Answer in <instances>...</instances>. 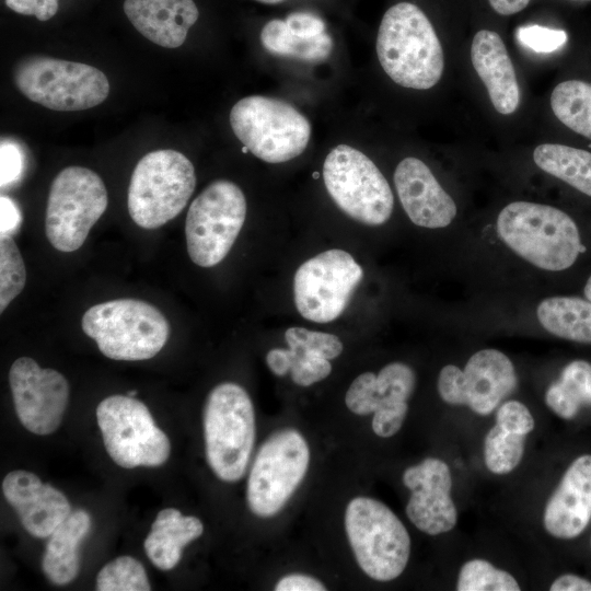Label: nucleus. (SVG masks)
I'll use <instances>...</instances> for the list:
<instances>
[{
  "label": "nucleus",
  "mask_w": 591,
  "mask_h": 591,
  "mask_svg": "<svg viewBox=\"0 0 591 591\" xmlns=\"http://www.w3.org/2000/svg\"><path fill=\"white\" fill-rule=\"evenodd\" d=\"M375 49L384 72L403 88L429 90L442 77L441 43L430 20L414 3L398 2L386 10Z\"/></svg>",
  "instance_id": "nucleus-1"
},
{
  "label": "nucleus",
  "mask_w": 591,
  "mask_h": 591,
  "mask_svg": "<svg viewBox=\"0 0 591 591\" xmlns=\"http://www.w3.org/2000/svg\"><path fill=\"white\" fill-rule=\"evenodd\" d=\"M496 229L512 252L544 270H565L586 251L571 217L548 205L510 202L499 212Z\"/></svg>",
  "instance_id": "nucleus-2"
},
{
  "label": "nucleus",
  "mask_w": 591,
  "mask_h": 591,
  "mask_svg": "<svg viewBox=\"0 0 591 591\" xmlns=\"http://www.w3.org/2000/svg\"><path fill=\"white\" fill-rule=\"evenodd\" d=\"M82 331L100 351L114 360H146L166 344L170 324L154 305L138 299H115L91 306Z\"/></svg>",
  "instance_id": "nucleus-3"
},
{
  "label": "nucleus",
  "mask_w": 591,
  "mask_h": 591,
  "mask_svg": "<svg viewBox=\"0 0 591 591\" xmlns=\"http://www.w3.org/2000/svg\"><path fill=\"white\" fill-rule=\"evenodd\" d=\"M206 457L212 472L233 483L244 475L255 441V413L247 392L239 384L215 386L204 409Z\"/></svg>",
  "instance_id": "nucleus-4"
},
{
  "label": "nucleus",
  "mask_w": 591,
  "mask_h": 591,
  "mask_svg": "<svg viewBox=\"0 0 591 591\" xmlns=\"http://www.w3.org/2000/svg\"><path fill=\"white\" fill-rule=\"evenodd\" d=\"M195 186L194 165L183 153L171 149L149 152L132 172L128 212L140 228L158 229L183 211Z\"/></svg>",
  "instance_id": "nucleus-5"
},
{
  "label": "nucleus",
  "mask_w": 591,
  "mask_h": 591,
  "mask_svg": "<svg viewBox=\"0 0 591 591\" xmlns=\"http://www.w3.org/2000/svg\"><path fill=\"white\" fill-rule=\"evenodd\" d=\"M345 529L361 570L376 581L402 575L410 555L409 534L398 517L383 502L356 497L345 511Z\"/></svg>",
  "instance_id": "nucleus-6"
},
{
  "label": "nucleus",
  "mask_w": 591,
  "mask_h": 591,
  "mask_svg": "<svg viewBox=\"0 0 591 591\" xmlns=\"http://www.w3.org/2000/svg\"><path fill=\"white\" fill-rule=\"evenodd\" d=\"M236 138L256 158L268 163L290 161L306 149L311 124L291 104L270 96L250 95L230 112Z\"/></svg>",
  "instance_id": "nucleus-7"
},
{
  "label": "nucleus",
  "mask_w": 591,
  "mask_h": 591,
  "mask_svg": "<svg viewBox=\"0 0 591 591\" xmlns=\"http://www.w3.org/2000/svg\"><path fill=\"white\" fill-rule=\"evenodd\" d=\"M13 80L32 102L61 112L92 108L109 93V82L97 68L45 56L21 59L14 67Z\"/></svg>",
  "instance_id": "nucleus-8"
},
{
  "label": "nucleus",
  "mask_w": 591,
  "mask_h": 591,
  "mask_svg": "<svg viewBox=\"0 0 591 591\" xmlns=\"http://www.w3.org/2000/svg\"><path fill=\"white\" fill-rule=\"evenodd\" d=\"M323 179L332 199L350 218L368 225L391 218L394 197L389 182L360 150L348 144L333 148L323 164Z\"/></svg>",
  "instance_id": "nucleus-9"
},
{
  "label": "nucleus",
  "mask_w": 591,
  "mask_h": 591,
  "mask_svg": "<svg viewBox=\"0 0 591 591\" xmlns=\"http://www.w3.org/2000/svg\"><path fill=\"white\" fill-rule=\"evenodd\" d=\"M107 204L106 187L94 171L82 166L60 171L47 199L45 232L49 243L60 252L80 248Z\"/></svg>",
  "instance_id": "nucleus-10"
},
{
  "label": "nucleus",
  "mask_w": 591,
  "mask_h": 591,
  "mask_svg": "<svg viewBox=\"0 0 591 591\" xmlns=\"http://www.w3.org/2000/svg\"><path fill=\"white\" fill-rule=\"evenodd\" d=\"M246 199L231 181L210 183L190 204L185 236L188 256L200 267L219 264L233 246L246 217Z\"/></svg>",
  "instance_id": "nucleus-11"
},
{
  "label": "nucleus",
  "mask_w": 591,
  "mask_h": 591,
  "mask_svg": "<svg viewBox=\"0 0 591 591\" xmlns=\"http://www.w3.org/2000/svg\"><path fill=\"white\" fill-rule=\"evenodd\" d=\"M96 419L105 449L117 465L154 467L169 459L170 440L141 401L111 395L97 405Z\"/></svg>",
  "instance_id": "nucleus-12"
},
{
  "label": "nucleus",
  "mask_w": 591,
  "mask_h": 591,
  "mask_svg": "<svg viewBox=\"0 0 591 591\" xmlns=\"http://www.w3.org/2000/svg\"><path fill=\"white\" fill-rule=\"evenodd\" d=\"M310 448L296 429L287 428L269 436L253 462L246 498L250 510L269 518L278 513L304 478Z\"/></svg>",
  "instance_id": "nucleus-13"
},
{
  "label": "nucleus",
  "mask_w": 591,
  "mask_h": 591,
  "mask_svg": "<svg viewBox=\"0 0 591 591\" xmlns=\"http://www.w3.org/2000/svg\"><path fill=\"white\" fill-rule=\"evenodd\" d=\"M363 277L361 266L346 251L334 248L304 262L293 278L294 303L304 318L327 323L346 309Z\"/></svg>",
  "instance_id": "nucleus-14"
},
{
  "label": "nucleus",
  "mask_w": 591,
  "mask_h": 591,
  "mask_svg": "<svg viewBox=\"0 0 591 591\" xmlns=\"http://www.w3.org/2000/svg\"><path fill=\"white\" fill-rule=\"evenodd\" d=\"M512 361L503 352L487 348L470 357L463 370L444 366L438 375L437 389L443 402L470 407L486 416L493 413L517 387Z\"/></svg>",
  "instance_id": "nucleus-15"
},
{
  "label": "nucleus",
  "mask_w": 591,
  "mask_h": 591,
  "mask_svg": "<svg viewBox=\"0 0 591 591\" xmlns=\"http://www.w3.org/2000/svg\"><path fill=\"white\" fill-rule=\"evenodd\" d=\"M9 383L21 424L39 436L56 431L69 399L66 378L54 369L40 368L30 357H20L10 368Z\"/></svg>",
  "instance_id": "nucleus-16"
},
{
  "label": "nucleus",
  "mask_w": 591,
  "mask_h": 591,
  "mask_svg": "<svg viewBox=\"0 0 591 591\" xmlns=\"http://www.w3.org/2000/svg\"><path fill=\"white\" fill-rule=\"evenodd\" d=\"M402 480L410 490L406 514L418 530L438 535L456 525L457 510L451 497L452 475L444 461L427 457L407 467Z\"/></svg>",
  "instance_id": "nucleus-17"
},
{
  "label": "nucleus",
  "mask_w": 591,
  "mask_h": 591,
  "mask_svg": "<svg viewBox=\"0 0 591 591\" xmlns=\"http://www.w3.org/2000/svg\"><path fill=\"white\" fill-rule=\"evenodd\" d=\"M394 185L403 209L414 224L441 229L454 220L457 212L454 200L421 160L403 159L395 169Z\"/></svg>",
  "instance_id": "nucleus-18"
},
{
  "label": "nucleus",
  "mask_w": 591,
  "mask_h": 591,
  "mask_svg": "<svg viewBox=\"0 0 591 591\" xmlns=\"http://www.w3.org/2000/svg\"><path fill=\"white\" fill-rule=\"evenodd\" d=\"M2 493L22 526L35 537H48L72 512L67 497L32 472L8 473L2 482Z\"/></svg>",
  "instance_id": "nucleus-19"
},
{
  "label": "nucleus",
  "mask_w": 591,
  "mask_h": 591,
  "mask_svg": "<svg viewBox=\"0 0 591 591\" xmlns=\"http://www.w3.org/2000/svg\"><path fill=\"white\" fill-rule=\"evenodd\" d=\"M591 520V454L577 457L549 497L543 523L548 534L561 540L579 536Z\"/></svg>",
  "instance_id": "nucleus-20"
},
{
  "label": "nucleus",
  "mask_w": 591,
  "mask_h": 591,
  "mask_svg": "<svg viewBox=\"0 0 591 591\" xmlns=\"http://www.w3.org/2000/svg\"><path fill=\"white\" fill-rule=\"evenodd\" d=\"M472 65L485 84L494 108L502 114L514 113L520 103L515 70L500 35L480 30L471 45Z\"/></svg>",
  "instance_id": "nucleus-21"
},
{
  "label": "nucleus",
  "mask_w": 591,
  "mask_h": 591,
  "mask_svg": "<svg viewBox=\"0 0 591 591\" xmlns=\"http://www.w3.org/2000/svg\"><path fill=\"white\" fill-rule=\"evenodd\" d=\"M124 12L141 35L165 48L182 46L199 16L194 0H125Z\"/></svg>",
  "instance_id": "nucleus-22"
},
{
  "label": "nucleus",
  "mask_w": 591,
  "mask_h": 591,
  "mask_svg": "<svg viewBox=\"0 0 591 591\" xmlns=\"http://www.w3.org/2000/svg\"><path fill=\"white\" fill-rule=\"evenodd\" d=\"M415 385L416 374L406 363L391 362L379 371L372 390V429L376 436L390 438L402 428Z\"/></svg>",
  "instance_id": "nucleus-23"
},
{
  "label": "nucleus",
  "mask_w": 591,
  "mask_h": 591,
  "mask_svg": "<svg viewBox=\"0 0 591 591\" xmlns=\"http://www.w3.org/2000/svg\"><path fill=\"white\" fill-rule=\"evenodd\" d=\"M90 529V514L85 510H76L48 536L42 569L50 582L63 586L78 576L79 545Z\"/></svg>",
  "instance_id": "nucleus-24"
},
{
  "label": "nucleus",
  "mask_w": 591,
  "mask_h": 591,
  "mask_svg": "<svg viewBox=\"0 0 591 591\" xmlns=\"http://www.w3.org/2000/svg\"><path fill=\"white\" fill-rule=\"evenodd\" d=\"M204 532L201 521L183 515L174 508L161 510L151 525L143 547L151 563L162 570L174 568L182 557V549Z\"/></svg>",
  "instance_id": "nucleus-25"
},
{
  "label": "nucleus",
  "mask_w": 591,
  "mask_h": 591,
  "mask_svg": "<svg viewBox=\"0 0 591 591\" xmlns=\"http://www.w3.org/2000/svg\"><path fill=\"white\" fill-rule=\"evenodd\" d=\"M540 324L551 334L591 344V301L577 297H549L537 306Z\"/></svg>",
  "instance_id": "nucleus-26"
},
{
  "label": "nucleus",
  "mask_w": 591,
  "mask_h": 591,
  "mask_svg": "<svg viewBox=\"0 0 591 591\" xmlns=\"http://www.w3.org/2000/svg\"><path fill=\"white\" fill-rule=\"evenodd\" d=\"M535 164L591 197V152L560 143H542L533 151Z\"/></svg>",
  "instance_id": "nucleus-27"
},
{
  "label": "nucleus",
  "mask_w": 591,
  "mask_h": 591,
  "mask_svg": "<svg viewBox=\"0 0 591 591\" xmlns=\"http://www.w3.org/2000/svg\"><path fill=\"white\" fill-rule=\"evenodd\" d=\"M260 43L271 55L289 57L308 62L326 60L333 50V40L327 33L305 38L294 35L285 20L268 21L260 31Z\"/></svg>",
  "instance_id": "nucleus-28"
},
{
  "label": "nucleus",
  "mask_w": 591,
  "mask_h": 591,
  "mask_svg": "<svg viewBox=\"0 0 591 591\" xmlns=\"http://www.w3.org/2000/svg\"><path fill=\"white\" fill-rule=\"evenodd\" d=\"M545 403L557 416L572 419L581 406H591V363L573 360L545 393Z\"/></svg>",
  "instance_id": "nucleus-29"
},
{
  "label": "nucleus",
  "mask_w": 591,
  "mask_h": 591,
  "mask_svg": "<svg viewBox=\"0 0 591 591\" xmlns=\"http://www.w3.org/2000/svg\"><path fill=\"white\" fill-rule=\"evenodd\" d=\"M551 107L560 123L591 140V83L580 80L558 83L551 94Z\"/></svg>",
  "instance_id": "nucleus-30"
},
{
  "label": "nucleus",
  "mask_w": 591,
  "mask_h": 591,
  "mask_svg": "<svg viewBox=\"0 0 591 591\" xmlns=\"http://www.w3.org/2000/svg\"><path fill=\"white\" fill-rule=\"evenodd\" d=\"M525 437L495 425L484 440L486 467L498 475L512 472L523 457Z\"/></svg>",
  "instance_id": "nucleus-31"
},
{
  "label": "nucleus",
  "mask_w": 591,
  "mask_h": 591,
  "mask_svg": "<svg viewBox=\"0 0 591 591\" xmlns=\"http://www.w3.org/2000/svg\"><path fill=\"white\" fill-rule=\"evenodd\" d=\"M457 591H519L517 579L485 559L467 560L459 572Z\"/></svg>",
  "instance_id": "nucleus-32"
},
{
  "label": "nucleus",
  "mask_w": 591,
  "mask_h": 591,
  "mask_svg": "<svg viewBox=\"0 0 591 591\" xmlns=\"http://www.w3.org/2000/svg\"><path fill=\"white\" fill-rule=\"evenodd\" d=\"M96 590L149 591L151 586L139 560L130 556H120L107 563L99 571Z\"/></svg>",
  "instance_id": "nucleus-33"
},
{
  "label": "nucleus",
  "mask_w": 591,
  "mask_h": 591,
  "mask_svg": "<svg viewBox=\"0 0 591 591\" xmlns=\"http://www.w3.org/2000/svg\"><path fill=\"white\" fill-rule=\"evenodd\" d=\"M26 270L22 255L12 235L0 237V312L22 292Z\"/></svg>",
  "instance_id": "nucleus-34"
},
{
  "label": "nucleus",
  "mask_w": 591,
  "mask_h": 591,
  "mask_svg": "<svg viewBox=\"0 0 591 591\" xmlns=\"http://www.w3.org/2000/svg\"><path fill=\"white\" fill-rule=\"evenodd\" d=\"M285 338L289 349L317 355L328 360L338 357L344 349L337 336L303 327H289Z\"/></svg>",
  "instance_id": "nucleus-35"
},
{
  "label": "nucleus",
  "mask_w": 591,
  "mask_h": 591,
  "mask_svg": "<svg viewBox=\"0 0 591 591\" xmlns=\"http://www.w3.org/2000/svg\"><path fill=\"white\" fill-rule=\"evenodd\" d=\"M292 364L290 375L300 386H310L327 378L332 371L328 359L317 355L289 349Z\"/></svg>",
  "instance_id": "nucleus-36"
},
{
  "label": "nucleus",
  "mask_w": 591,
  "mask_h": 591,
  "mask_svg": "<svg viewBox=\"0 0 591 591\" xmlns=\"http://www.w3.org/2000/svg\"><path fill=\"white\" fill-rule=\"evenodd\" d=\"M517 38L536 53H552L566 44L567 34L563 30L533 24L519 27Z\"/></svg>",
  "instance_id": "nucleus-37"
},
{
  "label": "nucleus",
  "mask_w": 591,
  "mask_h": 591,
  "mask_svg": "<svg viewBox=\"0 0 591 591\" xmlns=\"http://www.w3.org/2000/svg\"><path fill=\"white\" fill-rule=\"evenodd\" d=\"M496 425L505 430L526 436L534 429V418L523 403L511 399L498 406Z\"/></svg>",
  "instance_id": "nucleus-38"
},
{
  "label": "nucleus",
  "mask_w": 591,
  "mask_h": 591,
  "mask_svg": "<svg viewBox=\"0 0 591 591\" xmlns=\"http://www.w3.org/2000/svg\"><path fill=\"white\" fill-rule=\"evenodd\" d=\"M1 187L18 181L23 170V154L19 146L12 141L2 140L0 146Z\"/></svg>",
  "instance_id": "nucleus-39"
},
{
  "label": "nucleus",
  "mask_w": 591,
  "mask_h": 591,
  "mask_svg": "<svg viewBox=\"0 0 591 591\" xmlns=\"http://www.w3.org/2000/svg\"><path fill=\"white\" fill-rule=\"evenodd\" d=\"M288 28L297 36L312 38L325 32V23L310 12H293L286 18Z\"/></svg>",
  "instance_id": "nucleus-40"
},
{
  "label": "nucleus",
  "mask_w": 591,
  "mask_h": 591,
  "mask_svg": "<svg viewBox=\"0 0 591 591\" xmlns=\"http://www.w3.org/2000/svg\"><path fill=\"white\" fill-rule=\"evenodd\" d=\"M59 0H5L8 8L16 13L34 15L39 21H48L58 11Z\"/></svg>",
  "instance_id": "nucleus-41"
},
{
  "label": "nucleus",
  "mask_w": 591,
  "mask_h": 591,
  "mask_svg": "<svg viewBox=\"0 0 591 591\" xmlns=\"http://www.w3.org/2000/svg\"><path fill=\"white\" fill-rule=\"evenodd\" d=\"M276 591H324L325 586L314 577L303 573H290L282 577L275 587Z\"/></svg>",
  "instance_id": "nucleus-42"
},
{
  "label": "nucleus",
  "mask_w": 591,
  "mask_h": 591,
  "mask_svg": "<svg viewBox=\"0 0 591 591\" xmlns=\"http://www.w3.org/2000/svg\"><path fill=\"white\" fill-rule=\"evenodd\" d=\"M0 212L1 234L12 235V233L20 227L22 222L20 209L11 198L8 196H1Z\"/></svg>",
  "instance_id": "nucleus-43"
},
{
  "label": "nucleus",
  "mask_w": 591,
  "mask_h": 591,
  "mask_svg": "<svg viewBox=\"0 0 591 591\" xmlns=\"http://www.w3.org/2000/svg\"><path fill=\"white\" fill-rule=\"evenodd\" d=\"M268 368L278 376L290 372L292 359L289 349L274 348L266 356Z\"/></svg>",
  "instance_id": "nucleus-44"
},
{
  "label": "nucleus",
  "mask_w": 591,
  "mask_h": 591,
  "mask_svg": "<svg viewBox=\"0 0 591 591\" xmlns=\"http://www.w3.org/2000/svg\"><path fill=\"white\" fill-rule=\"evenodd\" d=\"M551 591H591V582L577 575L566 573L557 577L549 587Z\"/></svg>",
  "instance_id": "nucleus-45"
},
{
  "label": "nucleus",
  "mask_w": 591,
  "mask_h": 591,
  "mask_svg": "<svg viewBox=\"0 0 591 591\" xmlns=\"http://www.w3.org/2000/svg\"><path fill=\"white\" fill-rule=\"evenodd\" d=\"M491 8L501 15H511L522 11L530 0H488Z\"/></svg>",
  "instance_id": "nucleus-46"
},
{
  "label": "nucleus",
  "mask_w": 591,
  "mask_h": 591,
  "mask_svg": "<svg viewBox=\"0 0 591 591\" xmlns=\"http://www.w3.org/2000/svg\"><path fill=\"white\" fill-rule=\"evenodd\" d=\"M583 292H584L586 298L589 301H591V276L589 277V279H588V281H587V283L584 286Z\"/></svg>",
  "instance_id": "nucleus-47"
},
{
  "label": "nucleus",
  "mask_w": 591,
  "mask_h": 591,
  "mask_svg": "<svg viewBox=\"0 0 591 591\" xmlns=\"http://www.w3.org/2000/svg\"><path fill=\"white\" fill-rule=\"evenodd\" d=\"M257 2H260V3H265V4H278V3H281L286 0H255Z\"/></svg>",
  "instance_id": "nucleus-48"
},
{
  "label": "nucleus",
  "mask_w": 591,
  "mask_h": 591,
  "mask_svg": "<svg viewBox=\"0 0 591 591\" xmlns=\"http://www.w3.org/2000/svg\"><path fill=\"white\" fill-rule=\"evenodd\" d=\"M136 394H137V391H130V392L128 393V395H129V396H132V397H134Z\"/></svg>",
  "instance_id": "nucleus-49"
}]
</instances>
